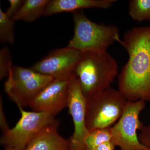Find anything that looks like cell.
<instances>
[{"instance_id":"1","label":"cell","mask_w":150,"mask_h":150,"mask_svg":"<svg viewBox=\"0 0 150 150\" xmlns=\"http://www.w3.org/2000/svg\"><path fill=\"white\" fill-rule=\"evenodd\" d=\"M117 42L129 55L118 77V90L128 101H150V26L133 28Z\"/></svg>"},{"instance_id":"2","label":"cell","mask_w":150,"mask_h":150,"mask_svg":"<svg viewBox=\"0 0 150 150\" xmlns=\"http://www.w3.org/2000/svg\"><path fill=\"white\" fill-rule=\"evenodd\" d=\"M118 73V63L107 51L81 53L75 69L86 97L110 87Z\"/></svg>"},{"instance_id":"3","label":"cell","mask_w":150,"mask_h":150,"mask_svg":"<svg viewBox=\"0 0 150 150\" xmlns=\"http://www.w3.org/2000/svg\"><path fill=\"white\" fill-rule=\"evenodd\" d=\"M74 35L67 47L81 53L102 52L120 38L119 30L112 24H98L91 21L83 11L73 13Z\"/></svg>"},{"instance_id":"4","label":"cell","mask_w":150,"mask_h":150,"mask_svg":"<svg viewBox=\"0 0 150 150\" xmlns=\"http://www.w3.org/2000/svg\"><path fill=\"white\" fill-rule=\"evenodd\" d=\"M86 98V126L89 131L112 127L128 102L118 90L111 86Z\"/></svg>"},{"instance_id":"5","label":"cell","mask_w":150,"mask_h":150,"mask_svg":"<svg viewBox=\"0 0 150 150\" xmlns=\"http://www.w3.org/2000/svg\"><path fill=\"white\" fill-rule=\"evenodd\" d=\"M54 80L52 77L30 68L14 66L5 83V91L18 107H26L42 88Z\"/></svg>"},{"instance_id":"6","label":"cell","mask_w":150,"mask_h":150,"mask_svg":"<svg viewBox=\"0 0 150 150\" xmlns=\"http://www.w3.org/2000/svg\"><path fill=\"white\" fill-rule=\"evenodd\" d=\"M146 102L142 100L128 101L121 117L110 127L111 142L120 150H150L140 142L137 134L144 126L139 116L146 107Z\"/></svg>"},{"instance_id":"7","label":"cell","mask_w":150,"mask_h":150,"mask_svg":"<svg viewBox=\"0 0 150 150\" xmlns=\"http://www.w3.org/2000/svg\"><path fill=\"white\" fill-rule=\"evenodd\" d=\"M21 117L15 126L3 132L1 144L15 150H24L31 140L45 126L54 122L55 116L46 112L27 111L18 107Z\"/></svg>"},{"instance_id":"8","label":"cell","mask_w":150,"mask_h":150,"mask_svg":"<svg viewBox=\"0 0 150 150\" xmlns=\"http://www.w3.org/2000/svg\"><path fill=\"white\" fill-rule=\"evenodd\" d=\"M81 55V52L67 46L54 49L30 68L54 79L69 81L76 76L75 69Z\"/></svg>"},{"instance_id":"9","label":"cell","mask_w":150,"mask_h":150,"mask_svg":"<svg viewBox=\"0 0 150 150\" xmlns=\"http://www.w3.org/2000/svg\"><path fill=\"white\" fill-rule=\"evenodd\" d=\"M86 97L76 76L69 81L67 106L74 124V133L69 140L71 150H86L84 144L89 131L86 126Z\"/></svg>"},{"instance_id":"10","label":"cell","mask_w":150,"mask_h":150,"mask_svg":"<svg viewBox=\"0 0 150 150\" xmlns=\"http://www.w3.org/2000/svg\"><path fill=\"white\" fill-rule=\"evenodd\" d=\"M69 81L54 79L38 93L28 106L33 111L46 112L55 116L67 106Z\"/></svg>"},{"instance_id":"11","label":"cell","mask_w":150,"mask_h":150,"mask_svg":"<svg viewBox=\"0 0 150 150\" xmlns=\"http://www.w3.org/2000/svg\"><path fill=\"white\" fill-rule=\"evenodd\" d=\"M59 122L56 120L43 128L24 150H71L69 140L59 135Z\"/></svg>"},{"instance_id":"12","label":"cell","mask_w":150,"mask_h":150,"mask_svg":"<svg viewBox=\"0 0 150 150\" xmlns=\"http://www.w3.org/2000/svg\"><path fill=\"white\" fill-rule=\"evenodd\" d=\"M116 0H51L46 6L43 16H47L67 12L81 11L83 9H107Z\"/></svg>"},{"instance_id":"13","label":"cell","mask_w":150,"mask_h":150,"mask_svg":"<svg viewBox=\"0 0 150 150\" xmlns=\"http://www.w3.org/2000/svg\"><path fill=\"white\" fill-rule=\"evenodd\" d=\"M50 0H25L21 8L12 18L15 22L22 21L30 23L43 16Z\"/></svg>"},{"instance_id":"14","label":"cell","mask_w":150,"mask_h":150,"mask_svg":"<svg viewBox=\"0 0 150 150\" xmlns=\"http://www.w3.org/2000/svg\"><path fill=\"white\" fill-rule=\"evenodd\" d=\"M112 140L110 128L93 129L89 131L84 140L86 150H94L99 145Z\"/></svg>"},{"instance_id":"15","label":"cell","mask_w":150,"mask_h":150,"mask_svg":"<svg viewBox=\"0 0 150 150\" xmlns=\"http://www.w3.org/2000/svg\"><path fill=\"white\" fill-rule=\"evenodd\" d=\"M14 23L6 12L0 8V43L12 45L15 42Z\"/></svg>"},{"instance_id":"16","label":"cell","mask_w":150,"mask_h":150,"mask_svg":"<svg viewBox=\"0 0 150 150\" xmlns=\"http://www.w3.org/2000/svg\"><path fill=\"white\" fill-rule=\"evenodd\" d=\"M129 13L132 19L139 22L150 20V0H131Z\"/></svg>"},{"instance_id":"17","label":"cell","mask_w":150,"mask_h":150,"mask_svg":"<svg viewBox=\"0 0 150 150\" xmlns=\"http://www.w3.org/2000/svg\"><path fill=\"white\" fill-rule=\"evenodd\" d=\"M13 66L12 64L11 56L8 47L4 46L0 50V79L8 77Z\"/></svg>"},{"instance_id":"18","label":"cell","mask_w":150,"mask_h":150,"mask_svg":"<svg viewBox=\"0 0 150 150\" xmlns=\"http://www.w3.org/2000/svg\"><path fill=\"white\" fill-rule=\"evenodd\" d=\"M10 5L6 11V13L10 18H12L19 11L25 1L23 0H9Z\"/></svg>"},{"instance_id":"19","label":"cell","mask_w":150,"mask_h":150,"mask_svg":"<svg viewBox=\"0 0 150 150\" xmlns=\"http://www.w3.org/2000/svg\"><path fill=\"white\" fill-rule=\"evenodd\" d=\"M140 142L150 150V124L145 125L139 135Z\"/></svg>"},{"instance_id":"20","label":"cell","mask_w":150,"mask_h":150,"mask_svg":"<svg viewBox=\"0 0 150 150\" xmlns=\"http://www.w3.org/2000/svg\"><path fill=\"white\" fill-rule=\"evenodd\" d=\"M2 99L1 98V105H0V125H1V129L3 132H4L8 129H9L8 123L6 121L5 115L4 113V109H3V103L1 101Z\"/></svg>"},{"instance_id":"21","label":"cell","mask_w":150,"mask_h":150,"mask_svg":"<svg viewBox=\"0 0 150 150\" xmlns=\"http://www.w3.org/2000/svg\"><path fill=\"white\" fill-rule=\"evenodd\" d=\"M115 147V146L111 141L101 144L94 150H114Z\"/></svg>"},{"instance_id":"22","label":"cell","mask_w":150,"mask_h":150,"mask_svg":"<svg viewBox=\"0 0 150 150\" xmlns=\"http://www.w3.org/2000/svg\"><path fill=\"white\" fill-rule=\"evenodd\" d=\"M4 150H15L13 148L10 147L5 146V147Z\"/></svg>"}]
</instances>
